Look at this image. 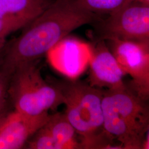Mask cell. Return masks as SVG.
<instances>
[{
  "label": "cell",
  "mask_w": 149,
  "mask_h": 149,
  "mask_svg": "<svg viewBox=\"0 0 149 149\" xmlns=\"http://www.w3.org/2000/svg\"><path fill=\"white\" fill-rule=\"evenodd\" d=\"M5 44H3V45H0V56H1V54H2V52L3 51V48L5 47Z\"/></svg>",
  "instance_id": "cell-18"
},
{
  "label": "cell",
  "mask_w": 149,
  "mask_h": 149,
  "mask_svg": "<svg viewBox=\"0 0 149 149\" xmlns=\"http://www.w3.org/2000/svg\"><path fill=\"white\" fill-rule=\"evenodd\" d=\"M104 128L123 149H143L149 132L147 101L140 98L127 85L103 90Z\"/></svg>",
  "instance_id": "cell-3"
},
{
  "label": "cell",
  "mask_w": 149,
  "mask_h": 149,
  "mask_svg": "<svg viewBox=\"0 0 149 149\" xmlns=\"http://www.w3.org/2000/svg\"><path fill=\"white\" fill-rule=\"evenodd\" d=\"M12 72L0 66V112L7 108L8 89Z\"/></svg>",
  "instance_id": "cell-14"
},
{
  "label": "cell",
  "mask_w": 149,
  "mask_h": 149,
  "mask_svg": "<svg viewBox=\"0 0 149 149\" xmlns=\"http://www.w3.org/2000/svg\"><path fill=\"white\" fill-rule=\"evenodd\" d=\"M55 82L66 107L64 114L79 135L82 149H123L104 128L103 89L75 79Z\"/></svg>",
  "instance_id": "cell-2"
},
{
  "label": "cell",
  "mask_w": 149,
  "mask_h": 149,
  "mask_svg": "<svg viewBox=\"0 0 149 149\" xmlns=\"http://www.w3.org/2000/svg\"><path fill=\"white\" fill-rule=\"evenodd\" d=\"M44 127L56 145V149H82L78 135L64 113L50 114Z\"/></svg>",
  "instance_id": "cell-10"
},
{
  "label": "cell",
  "mask_w": 149,
  "mask_h": 149,
  "mask_svg": "<svg viewBox=\"0 0 149 149\" xmlns=\"http://www.w3.org/2000/svg\"><path fill=\"white\" fill-rule=\"evenodd\" d=\"M97 27L100 39L149 42V5L131 2L99 22Z\"/></svg>",
  "instance_id": "cell-6"
},
{
  "label": "cell",
  "mask_w": 149,
  "mask_h": 149,
  "mask_svg": "<svg viewBox=\"0 0 149 149\" xmlns=\"http://www.w3.org/2000/svg\"><path fill=\"white\" fill-rule=\"evenodd\" d=\"M133 2H136L139 3H143L145 5H149V0H132Z\"/></svg>",
  "instance_id": "cell-17"
},
{
  "label": "cell",
  "mask_w": 149,
  "mask_h": 149,
  "mask_svg": "<svg viewBox=\"0 0 149 149\" xmlns=\"http://www.w3.org/2000/svg\"><path fill=\"white\" fill-rule=\"evenodd\" d=\"M15 111L30 116L49 113L63 104L55 81L45 80L37 61L22 64L14 70L8 89Z\"/></svg>",
  "instance_id": "cell-4"
},
{
  "label": "cell",
  "mask_w": 149,
  "mask_h": 149,
  "mask_svg": "<svg viewBox=\"0 0 149 149\" xmlns=\"http://www.w3.org/2000/svg\"><path fill=\"white\" fill-rule=\"evenodd\" d=\"M54 66L71 79L85 70L90 58V45L74 37L64 38L48 53Z\"/></svg>",
  "instance_id": "cell-8"
},
{
  "label": "cell",
  "mask_w": 149,
  "mask_h": 149,
  "mask_svg": "<svg viewBox=\"0 0 149 149\" xmlns=\"http://www.w3.org/2000/svg\"><path fill=\"white\" fill-rule=\"evenodd\" d=\"M10 112L8 111L7 108L0 112V130L5 124Z\"/></svg>",
  "instance_id": "cell-15"
},
{
  "label": "cell",
  "mask_w": 149,
  "mask_h": 149,
  "mask_svg": "<svg viewBox=\"0 0 149 149\" xmlns=\"http://www.w3.org/2000/svg\"><path fill=\"white\" fill-rule=\"evenodd\" d=\"M50 4L47 0H0V18H21L31 22Z\"/></svg>",
  "instance_id": "cell-11"
},
{
  "label": "cell",
  "mask_w": 149,
  "mask_h": 149,
  "mask_svg": "<svg viewBox=\"0 0 149 149\" xmlns=\"http://www.w3.org/2000/svg\"><path fill=\"white\" fill-rule=\"evenodd\" d=\"M90 45L89 84L103 89H114L125 86V75L120 68L104 40L98 39Z\"/></svg>",
  "instance_id": "cell-7"
},
{
  "label": "cell",
  "mask_w": 149,
  "mask_h": 149,
  "mask_svg": "<svg viewBox=\"0 0 149 149\" xmlns=\"http://www.w3.org/2000/svg\"><path fill=\"white\" fill-rule=\"evenodd\" d=\"M45 113L30 116L16 111L10 112L0 130V149H23L28 140L48 121Z\"/></svg>",
  "instance_id": "cell-9"
},
{
  "label": "cell",
  "mask_w": 149,
  "mask_h": 149,
  "mask_svg": "<svg viewBox=\"0 0 149 149\" xmlns=\"http://www.w3.org/2000/svg\"><path fill=\"white\" fill-rule=\"evenodd\" d=\"M98 19L76 0H55L5 45L0 66L13 73L21 65L37 61L71 32Z\"/></svg>",
  "instance_id": "cell-1"
},
{
  "label": "cell",
  "mask_w": 149,
  "mask_h": 149,
  "mask_svg": "<svg viewBox=\"0 0 149 149\" xmlns=\"http://www.w3.org/2000/svg\"><path fill=\"white\" fill-rule=\"evenodd\" d=\"M149 149V132L145 135L144 139V143L143 145V149Z\"/></svg>",
  "instance_id": "cell-16"
},
{
  "label": "cell",
  "mask_w": 149,
  "mask_h": 149,
  "mask_svg": "<svg viewBox=\"0 0 149 149\" xmlns=\"http://www.w3.org/2000/svg\"><path fill=\"white\" fill-rule=\"evenodd\" d=\"M118 64L132 81L128 88L145 101L149 98V42L111 39L105 40Z\"/></svg>",
  "instance_id": "cell-5"
},
{
  "label": "cell",
  "mask_w": 149,
  "mask_h": 149,
  "mask_svg": "<svg viewBox=\"0 0 149 149\" xmlns=\"http://www.w3.org/2000/svg\"><path fill=\"white\" fill-rule=\"evenodd\" d=\"M30 22L21 18H0V45L5 44L6 38L8 35L26 27Z\"/></svg>",
  "instance_id": "cell-13"
},
{
  "label": "cell",
  "mask_w": 149,
  "mask_h": 149,
  "mask_svg": "<svg viewBox=\"0 0 149 149\" xmlns=\"http://www.w3.org/2000/svg\"><path fill=\"white\" fill-rule=\"evenodd\" d=\"M86 10L95 14L109 13L133 2L132 0H76Z\"/></svg>",
  "instance_id": "cell-12"
}]
</instances>
